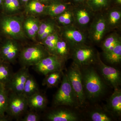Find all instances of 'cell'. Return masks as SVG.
Returning a JSON list of instances; mask_svg holds the SVG:
<instances>
[{"label":"cell","instance_id":"cell-10","mask_svg":"<svg viewBox=\"0 0 121 121\" xmlns=\"http://www.w3.org/2000/svg\"><path fill=\"white\" fill-rule=\"evenodd\" d=\"M97 62L99 71L106 82L114 89H119L121 84V75L119 71L106 65L102 62L99 56Z\"/></svg>","mask_w":121,"mask_h":121},{"label":"cell","instance_id":"cell-33","mask_svg":"<svg viewBox=\"0 0 121 121\" xmlns=\"http://www.w3.org/2000/svg\"><path fill=\"white\" fill-rule=\"evenodd\" d=\"M91 119L93 121H110L111 117L107 114L100 111H93L90 114Z\"/></svg>","mask_w":121,"mask_h":121},{"label":"cell","instance_id":"cell-8","mask_svg":"<svg viewBox=\"0 0 121 121\" xmlns=\"http://www.w3.org/2000/svg\"><path fill=\"white\" fill-rule=\"evenodd\" d=\"M0 17V30L2 33L16 39L23 37V32L19 20L6 16Z\"/></svg>","mask_w":121,"mask_h":121},{"label":"cell","instance_id":"cell-17","mask_svg":"<svg viewBox=\"0 0 121 121\" xmlns=\"http://www.w3.org/2000/svg\"><path fill=\"white\" fill-rule=\"evenodd\" d=\"M72 11L74 21L78 25L84 27L90 23L91 13L88 9L85 8H78Z\"/></svg>","mask_w":121,"mask_h":121},{"label":"cell","instance_id":"cell-2","mask_svg":"<svg viewBox=\"0 0 121 121\" xmlns=\"http://www.w3.org/2000/svg\"><path fill=\"white\" fill-rule=\"evenodd\" d=\"M66 75L75 95L77 104L79 105H83L85 103L86 95L80 67L74 63L69 68Z\"/></svg>","mask_w":121,"mask_h":121},{"label":"cell","instance_id":"cell-13","mask_svg":"<svg viewBox=\"0 0 121 121\" xmlns=\"http://www.w3.org/2000/svg\"><path fill=\"white\" fill-rule=\"evenodd\" d=\"M62 35L65 41L72 47L83 44L86 40L84 34L74 26H65L63 30Z\"/></svg>","mask_w":121,"mask_h":121},{"label":"cell","instance_id":"cell-4","mask_svg":"<svg viewBox=\"0 0 121 121\" xmlns=\"http://www.w3.org/2000/svg\"><path fill=\"white\" fill-rule=\"evenodd\" d=\"M28 107L27 98L23 94L9 91L6 114L13 118L19 117Z\"/></svg>","mask_w":121,"mask_h":121},{"label":"cell","instance_id":"cell-19","mask_svg":"<svg viewBox=\"0 0 121 121\" xmlns=\"http://www.w3.org/2000/svg\"><path fill=\"white\" fill-rule=\"evenodd\" d=\"M13 74L9 63L2 60L0 62V84L7 86Z\"/></svg>","mask_w":121,"mask_h":121},{"label":"cell","instance_id":"cell-20","mask_svg":"<svg viewBox=\"0 0 121 121\" xmlns=\"http://www.w3.org/2000/svg\"><path fill=\"white\" fill-rule=\"evenodd\" d=\"M39 92V87L37 82L30 74L25 84L23 94L28 98Z\"/></svg>","mask_w":121,"mask_h":121},{"label":"cell","instance_id":"cell-5","mask_svg":"<svg viewBox=\"0 0 121 121\" xmlns=\"http://www.w3.org/2000/svg\"><path fill=\"white\" fill-rule=\"evenodd\" d=\"M74 47L72 56L74 63L79 67L94 64L97 62L99 56L93 48L83 44Z\"/></svg>","mask_w":121,"mask_h":121},{"label":"cell","instance_id":"cell-29","mask_svg":"<svg viewBox=\"0 0 121 121\" xmlns=\"http://www.w3.org/2000/svg\"><path fill=\"white\" fill-rule=\"evenodd\" d=\"M69 50L67 42L59 39L56 45V55L63 59L69 54Z\"/></svg>","mask_w":121,"mask_h":121},{"label":"cell","instance_id":"cell-3","mask_svg":"<svg viewBox=\"0 0 121 121\" xmlns=\"http://www.w3.org/2000/svg\"><path fill=\"white\" fill-rule=\"evenodd\" d=\"M61 84L54 98V102L56 106H73L77 104L74 93L66 74L63 75Z\"/></svg>","mask_w":121,"mask_h":121},{"label":"cell","instance_id":"cell-35","mask_svg":"<svg viewBox=\"0 0 121 121\" xmlns=\"http://www.w3.org/2000/svg\"><path fill=\"white\" fill-rule=\"evenodd\" d=\"M40 119V117L35 112L30 111L27 113L23 118L22 121H39Z\"/></svg>","mask_w":121,"mask_h":121},{"label":"cell","instance_id":"cell-25","mask_svg":"<svg viewBox=\"0 0 121 121\" xmlns=\"http://www.w3.org/2000/svg\"><path fill=\"white\" fill-rule=\"evenodd\" d=\"M55 26L51 22H46L41 24L37 32L39 39L44 40L49 35L54 33Z\"/></svg>","mask_w":121,"mask_h":121},{"label":"cell","instance_id":"cell-15","mask_svg":"<svg viewBox=\"0 0 121 121\" xmlns=\"http://www.w3.org/2000/svg\"><path fill=\"white\" fill-rule=\"evenodd\" d=\"M47 119L51 121H75L78 117L74 113L67 110H54L48 114Z\"/></svg>","mask_w":121,"mask_h":121},{"label":"cell","instance_id":"cell-41","mask_svg":"<svg viewBox=\"0 0 121 121\" xmlns=\"http://www.w3.org/2000/svg\"><path fill=\"white\" fill-rule=\"evenodd\" d=\"M3 85H2V84H0V87H1V86H2Z\"/></svg>","mask_w":121,"mask_h":121},{"label":"cell","instance_id":"cell-38","mask_svg":"<svg viewBox=\"0 0 121 121\" xmlns=\"http://www.w3.org/2000/svg\"><path fill=\"white\" fill-rule=\"evenodd\" d=\"M74 0L76 2H81L83 0Z\"/></svg>","mask_w":121,"mask_h":121},{"label":"cell","instance_id":"cell-18","mask_svg":"<svg viewBox=\"0 0 121 121\" xmlns=\"http://www.w3.org/2000/svg\"><path fill=\"white\" fill-rule=\"evenodd\" d=\"M9 91L5 86L0 87V121H7L6 115Z\"/></svg>","mask_w":121,"mask_h":121},{"label":"cell","instance_id":"cell-11","mask_svg":"<svg viewBox=\"0 0 121 121\" xmlns=\"http://www.w3.org/2000/svg\"><path fill=\"white\" fill-rule=\"evenodd\" d=\"M108 27L106 17L100 16L97 17L91 24L90 36L92 41L99 43L103 39Z\"/></svg>","mask_w":121,"mask_h":121},{"label":"cell","instance_id":"cell-22","mask_svg":"<svg viewBox=\"0 0 121 121\" xmlns=\"http://www.w3.org/2000/svg\"><path fill=\"white\" fill-rule=\"evenodd\" d=\"M68 5L59 2L52 3L47 7L46 12L48 15L52 17L59 16L68 10Z\"/></svg>","mask_w":121,"mask_h":121},{"label":"cell","instance_id":"cell-31","mask_svg":"<svg viewBox=\"0 0 121 121\" xmlns=\"http://www.w3.org/2000/svg\"><path fill=\"white\" fill-rule=\"evenodd\" d=\"M109 0H89L88 5L92 11H100L108 6Z\"/></svg>","mask_w":121,"mask_h":121},{"label":"cell","instance_id":"cell-37","mask_svg":"<svg viewBox=\"0 0 121 121\" xmlns=\"http://www.w3.org/2000/svg\"><path fill=\"white\" fill-rule=\"evenodd\" d=\"M4 0H0V7H2V4H3Z\"/></svg>","mask_w":121,"mask_h":121},{"label":"cell","instance_id":"cell-9","mask_svg":"<svg viewBox=\"0 0 121 121\" xmlns=\"http://www.w3.org/2000/svg\"><path fill=\"white\" fill-rule=\"evenodd\" d=\"M30 75L28 67H22L13 74L6 87L9 91L16 94H23L26 80Z\"/></svg>","mask_w":121,"mask_h":121},{"label":"cell","instance_id":"cell-12","mask_svg":"<svg viewBox=\"0 0 121 121\" xmlns=\"http://www.w3.org/2000/svg\"><path fill=\"white\" fill-rule=\"evenodd\" d=\"M19 52L16 43L12 40H7L0 46V55L2 61L9 63L13 62Z\"/></svg>","mask_w":121,"mask_h":121},{"label":"cell","instance_id":"cell-32","mask_svg":"<svg viewBox=\"0 0 121 121\" xmlns=\"http://www.w3.org/2000/svg\"><path fill=\"white\" fill-rule=\"evenodd\" d=\"M18 0H4L2 8L6 12H14L19 8Z\"/></svg>","mask_w":121,"mask_h":121},{"label":"cell","instance_id":"cell-43","mask_svg":"<svg viewBox=\"0 0 121 121\" xmlns=\"http://www.w3.org/2000/svg\"></svg>","mask_w":121,"mask_h":121},{"label":"cell","instance_id":"cell-16","mask_svg":"<svg viewBox=\"0 0 121 121\" xmlns=\"http://www.w3.org/2000/svg\"><path fill=\"white\" fill-rule=\"evenodd\" d=\"M27 99L28 107L33 110H41L47 105V99L39 92L29 97Z\"/></svg>","mask_w":121,"mask_h":121},{"label":"cell","instance_id":"cell-27","mask_svg":"<svg viewBox=\"0 0 121 121\" xmlns=\"http://www.w3.org/2000/svg\"><path fill=\"white\" fill-rule=\"evenodd\" d=\"M62 71L54 72L48 74L43 83L49 87L55 86L59 82L62 76Z\"/></svg>","mask_w":121,"mask_h":121},{"label":"cell","instance_id":"cell-21","mask_svg":"<svg viewBox=\"0 0 121 121\" xmlns=\"http://www.w3.org/2000/svg\"><path fill=\"white\" fill-rule=\"evenodd\" d=\"M106 60L111 64L120 62L121 60V41L120 40L114 48L107 53L104 54Z\"/></svg>","mask_w":121,"mask_h":121},{"label":"cell","instance_id":"cell-23","mask_svg":"<svg viewBox=\"0 0 121 121\" xmlns=\"http://www.w3.org/2000/svg\"><path fill=\"white\" fill-rule=\"evenodd\" d=\"M120 40V37L114 33L111 34L107 37L103 42L102 45V48L104 54L112 51Z\"/></svg>","mask_w":121,"mask_h":121},{"label":"cell","instance_id":"cell-36","mask_svg":"<svg viewBox=\"0 0 121 121\" xmlns=\"http://www.w3.org/2000/svg\"><path fill=\"white\" fill-rule=\"evenodd\" d=\"M117 3L119 4H121V0H115Z\"/></svg>","mask_w":121,"mask_h":121},{"label":"cell","instance_id":"cell-24","mask_svg":"<svg viewBox=\"0 0 121 121\" xmlns=\"http://www.w3.org/2000/svg\"><path fill=\"white\" fill-rule=\"evenodd\" d=\"M59 39L58 35L54 33L44 39V43L48 52L51 55H56V45Z\"/></svg>","mask_w":121,"mask_h":121},{"label":"cell","instance_id":"cell-6","mask_svg":"<svg viewBox=\"0 0 121 121\" xmlns=\"http://www.w3.org/2000/svg\"><path fill=\"white\" fill-rule=\"evenodd\" d=\"M49 55L48 52L40 46L28 47L22 50L20 54V60L22 67L34 66L42 59Z\"/></svg>","mask_w":121,"mask_h":121},{"label":"cell","instance_id":"cell-28","mask_svg":"<svg viewBox=\"0 0 121 121\" xmlns=\"http://www.w3.org/2000/svg\"><path fill=\"white\" fill-rule=\"evenodd\" d=\"M25 28L30 37L34 38L37 33L39 27L38 24L35 20L29 19L24 24Z\"/></svg>","mask_w":121,"mask_h":121},{"label":"cell","instance_id":"cell-7","mask_svg":"<svg viewBox=\"0 0 121 121\" xmlns=\"http://www.w3.org/2000/svg\"><path fill=\"white\" fill-rule=\"evenodd\" d=\"M33 66L36 71L46 75L54 72L62 71L63 66V59L57 55H49Z\"/></svg>","mask_w":121,"mask_h":121},{"label":"cell","instance_id":"cell-42","mask_svg":"<svg viewBox=\"0 0 121 121\" xmlns=\"http://www.w3.org/2000/svg\"><path fill=\"white\" fill-rule=\"evenodd\" d=\"M42 0L45 1V0Z\"/></svg>","mask_w":121,"mask_h":121},{"label":"cell","instance_id":"cell-34","mask_svg":"<svg viewBox=\"0 0 121 121\" xmlns=\"http://www.w3.org/2000/svg\"><path fill=\"white\" fill-rule=\"evenodd\" d=\"M27 7L30 12L34 13H41L44 9V6L43 5L36 0L30 1Z\"/></svg>","mask_w":121,"mask_h":121},{"label":"cell","instance_id":"cell-40","mask_svg":"<svg viewBox=\"0 0 121 121\" xmlns=\"http://www.w3.org/2000/svg\"><path fill=\"white\" fill-rule=\"evenodd\" d=\"M2 59H1V57L0 55V62L2 61Z\"/></svg>","mask_w":121,"mask_h":121},{"label":"cell","instance_id":"cell-1","mask_svg":"<svg viewBox=\"0 0 121 121\" xmlns=\"http://www.w3.org/2000/svg\"><path fill=\"white\" fill-rule=\"evenodd\" d=\"M82 74L85 95L86 94L89 98L93 99L104 94L105 90V84L94 68H87Z\"/></svg>","mask_w":121,"mask_h":121},{"label":"cell","instance_id":"cell-14","mask_svg":"<svg viewBox=\"0 0 121 121\" xmlns=\"http://www.w3.org/2000/svg\"><path fill=\"white\" fill-rule=\"evenodd\" d=\"M108 110L112 114L119 117L121 114V91L120 89H115L109 98L107 105Z\"/></svg>","mask_w":121,"mask_h":121},{"label":"cell","instance_id":"cell-30","mask_svg":"<svg viewBox=\"0 0 121 121\" xmlns=\"http://www.w3.org/2000/svg\"><path fill=\"white\" fill-rule=\"evenodd\" d=\"M58 16V20L59 23L65 26L71 25L74 21L72 11L66 10Z\"/></svg>","mask_w":121,"mask_h":121},{"label":"cell","instance_id":"cell-26","mask_svg":"<svg viewBox=\"0 0 121 121\" xmlns=\"http://www.w3.org/2000/svg\"><path fill=\"white\" fill-rule=\"evenodd\" d=\"M121 18V12L119 10L113 9L108 13L106 17L107 26L114 28L118 25Z\"/></svg>","mask_w":121,"mask_h":121},{"label":"cell","instance_id":"cell-39","mask_svg":"<svg viewBox=\"0 0 121 121\" xmlns=\"http://www.w3.org/2000/svg\"><path fill=\"white\" fill-rule=\"evenodd\" d=\"M22 1H23V2H27L29 0H21Z\"/></svg>","mask_w":121,"mask_h":121}]
</instances>
